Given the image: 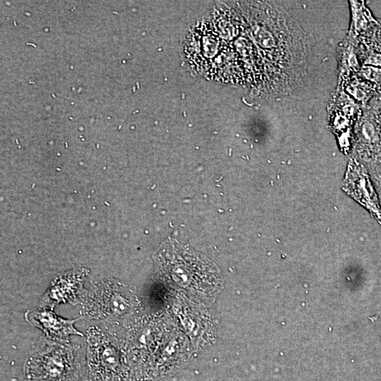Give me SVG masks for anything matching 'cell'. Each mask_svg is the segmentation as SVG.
I'll list each match as a JSON object with an SVG mask.
<instances>
[{
	"label": "cell",
	"instance_id": "cell-2",
	"mask_svg": "<svg viewBox=\"0 0 381 381\" xmlns=\"http://www.w3.org/2000/svg\"><path fill=\"white\" fill-rule=\"evenodd\" d=\"M28 381H78L71 351L51 349L32 358L26 367Z\"/></svg>",
	"mask_w": 381,
	"mask_h": 381
},
{
	"label": "cell",
	"instance_id": "cell-1",
	"mask_svg": "<svg viewBox=\"0 0 381 381\" xmlns=\"http://www.w3.org/2000/svg\"><path fill=\"white\" fill-rule=\"evenodd\" d=\"M160 257L167 276L181 287L205 291L219 282L217 271L207 260L173 240L164 246Z\"/></svg>",
	"mask_w": 381,
	"mask_h": 381
},
{
	"label": "cell",
	"instance_id": "cell-4",
	"mask_svg": "<svg viewBox=\"0 0 381 381\" xmlns=\"http://www.w3.org/2000/svg\"><path fill=\"white\" fill-rule=\"evenodd\" d=\"M375 181L377 183V186L378 188V192L380 194V197L381 198V164L380 167H377V168L375 170Z\"/></svg>",
	"mask_w": 381,
	"mask_h": 381
},
{
	"label": "cell",
	"instance_id": "cell-5",
	"mask_svg": "<svg viewBox=\"0 0 381 381\" xmlns=\"http://www.w3.org/2000/svg\"><path fill=\"white\" fill-rule=\"evenodd\" d=\"M377 114V121H379L378 123L381 126V100L380 101V107L378 108Z\"/></svg>",
	"mask_w": 381,
	"mask_h": 381
},
{
	"label": "cell",
	"instance_id": "cell-3",
	"mask_svg": "<svg viewBox=\"0 0 381 381\" xmlns=\"http://www.w3.org/2000/svg\"><path fill=\"white\" fill-rule=\"evenodd\" d=\"M26 320L32 325L40 327L49 337L62 339L78 332L73 327L74 320H66L46 310L28 311Z\"/></svg>",
	"mask_w": 381,
	"mask_h": 381
}]
</instances>
